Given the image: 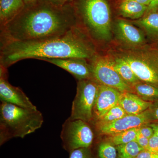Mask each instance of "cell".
Masks as SVG:
<instances>
[{"mask_svg":"<svg viewBox=\"0 0 158 158\" xmlns=\"http://www.w3.org/2000/svg\"><path fill=\"white\" fill-rule=\"evenodd\" d=\"M92 45L77 25L60 36L1 44L0 65L7 69L19 61L28 59H91L96 56Z\"/></svg>","mask_w":158,"mask_h":158,"instance_id":"1","label":"cell"},{"mask_svg":"<svg viewBox=\"0 0 158 158\" xmlns=\"http://www.w3.org/2000/svg\"><path fill=\"white\" fill-rule=\"evenodd\" d=\"M27 6L11 22L1 28V44L44 39L65 34L77 26L66 6L58 8L46 1Z\"/></svg>","mask_w":158,"mask_h":158,"instance_id":"2","label":"cell"},{"mask_svg":"<svg viewBox=\"0 0 158 158\" xmlns=\"http://www.w3.org/2000/svg\"><path fill=\"white\" fill-rule=\"evenodd\" d=\"M44 122L37 109L18 106L2 102L0 106V145L11 138H23L40 128Z\"/></svg>","mask_w":158,"mask_h":158,"instance_id":"3","label":"cell"},{"mask_svg":"<svg viewBox=\"0 0 158 158\" xmlns=\"http://www.w3.org/2000/svg\"><path fill=\"white\" fill-rule=\"evenodd\" d=\"M78 9L85 29L93 39L110 38L111 12L106 0H80Z\"/></svg>","mask_w":158,"mask_h":158,"instance_id":"4","label":"cell"},{"mask_svg":"<svg viewBox=\"0 0 158 158\" xmlns=\"http://www.w3.org/2000/svg\"><path fill=\"white\" fill-rule=\"evenodd\" d=\"M60 137L63 148L70 153L78 148H90L94 135L90 123L69 117L62 125Z\"/></svg>","mask_w":158,"mask_h":158,"instance_id":"5","label":"cell"},{"mask_svg":"<svg viewBox=\"0 0 158 158\" xmlns=\"http://www.w3.org/2000/svg\"><path fill=\"white\" fill-rule=\"evenodd\" d=\"M99 85L93 78L79 81L69 118L92 123L94 106Z\"/></svg>","mask_w":158,"mask_h":158,"instance_id":"6","label":"cell"},{"mask_svg":"<svg viewBox=\"0 0 158 158\" xmlns=\"http://www.w3.org/2000/svg\"><path fill=\"white\" fill-rule=\"evenodd\" d=\"M90 63L93 78L100 85L115 88L121 92H131V86L122 78L114 68L113 59L96 55Z\"/></svg>","mask_w":158,"mask_h":158,"instance_id":"7","label":"cell"},{"mask_svg":"<svg viewBox=\"0 0 158 158\" xmlns=\"http://www.w3.org/2000/svg\"><path fill=\"white\" fill-rule=\"evenodd\" d=\"M149 109L138 115L127 114L123 118L109 123L92 122L94 129L99 135L111 136L124 131L147 125L152 121Z\"/></svg>","mask_w":158,"mask_h":158,"instance_id":"8","label":"cell"},{"mask_svg":"<svg viewBox=\"0 0 158 158\" xmlns=\"http://www.w3.org/2000/svg\"><path fill=\"white\" fill-rule=\"evenodd\" d=\"M140 81L158 84V69L148 55L144 52H133L123 56Z\"/></svg>","mask_w":158,"mask_h":158,"instance_id":"9","label":"cell"},{"mask_svg":"<svg viewBox=\"0 0 158 158\" xmlns=\"http://www.w3.org/2000/svg\"><path fill=\"white\" fill-rule=\"evenodd\" d=\"M0 99L20 107L37 109L25 94L17 87L12 86L8 81L7 69L0 67Z\"/></svg>","mask_w":158,"mask_h":158,"instance_id":"10","label":"cell"},{"mask_svg":"<svg viewBox=\"0 0 158 158\" xmlns=\"http://www.w3.org/2000/svg\"><path fill=\"white\" fill-rule=\"evenodd\" d=\"M40 60L49 62L63 69L78 81L93 78L91 63H88L87 59L69 58L43 59Z\"/></svg>","mask_w":158,"mask_h":158,"instance_id":"11","label":"cell"},{"mask_svg":"<svg viewBox=\"0 0 158 158\" xmlns=\"http://www.w3.org/2000/svg\"><path fill=\"white\" fill-rule=\"evenodd\" d=\"M121 93L115 88L106 85H99L94 106L93 120L92 123L100 118L109 110L118 104Z\"/></svg>","mask_w":158,"mask_h":158,"instance_id":"12","label":"cell"},{"mask_svg":"<svg viewBox=\"0 0 158 158\" xmlns=\"http://www.w3.org/2000/svg\"><path fill=\"white\" fill-rule=\"evenodd\" d=\"M118 105L127 114L138 115L148 110L152 102L143 99L132 92H124L121 93Z\"/></svg>","mask_w":158,"mask_h":158,"instance_id":"13","label":"cell"},{"mask_svg":"<svg viewBox=\"0 0 158 158\" xmlns=\"http://www.w3.org/2000/svg\"><path fill=\"white\" fill-rule=\"evenodd\" d=\"M116 31L119 39L126 44L136 46L144 43V37L141 31L124 20L117 21Z\"/></svg>","mask_w":158,"mask_h":158,"instance_id":"14","label":"cell"},{"mask_svg":"<svg viewBox=\"0 0 158 158\" xmlns=\"http://www.w3.org/2000/svg\"><path fill=\"white\" fill-rule=\"evenodd\" d=\"M23 0H0V27L11 22L25 9Z\"/></svg>","mask_w":158,"mask_h":158,"instance_id":"15","label":"cell"},{"mask_svg":"<svg viewBox=\"0 0 158 158\" xmlns=\"http://www.w3.org/2000/svg\"><path fill=\"white\" fill-rule=\"evenodd\" d=\"M123 16L131 19H138L142 17L147 11L148 7L135 1L123 0L119 7Z\"/></svg>","mask_w":158,"mask_h":158,"instance_id":"16","label":"cell"},{"mask_svg":"<svg viewBox=\"0 0 158 158\" xmlns=\"http://www.w3.org/2000/svg\"><path fill=\"white\" fill-rule=\"evenodd\" d=\"M113 61L115 69L122 78L129 85L131 86L140 81L129 64L122 57L116 58Z\"/></svg>","mask_w":158,"mask_h":158,"instance_id":"17","label":"cell"},{"mask_svg":"<svg viewBox=\"0 0 158 158\" xmlns=\"http://www.w3.org/2000/svg\"><path fill=\"white\" fill-rule=\"evenodd\" d=\"M131 92L137 94L143 99L158 98V88L151 84L139 81L131 85Z\"/></svg>","mask_w":158,"mask_h":158,"instance_id":"18","label":"cell"},{"mask_svg":"<svg viewBox=\"0 0 158 158\" xmlns=\"http://www.w3.org/2000/svg\"><path fill=\"white\" fill-rule=\"evenodd\" d=\"M139 128H134L113 135L109 136L106 140L115 146L135 141L139 132Z\"/></svg>","mask_w":158,"mask_h":158,"instance_id":"19","label":"cell"},{"mask_svg":"<svg viewBox=\"0 0 158 158\" xmlns=\"http://www.w3.org/2000/svg\"><path fill=\"white\" fill-rule=\"evenodd\" d=\"M137 23L148 34L158 36V12L152 11Z\"/></svg>","mask_w":158,"mask_h":158,"instance_id":"20","label":"cell"},{"mask_svg":"<svg viewBox=\"0 0 158 158\" xmlns=\"http://www.w3.org/2000/svg\"><path fill=\"white\" fill-rule=\"evenodd\" d=\"M116 146L118 151V158H135L144 150L135 141Z\"/></svg>","mask_w":158,"mask_h":158,"instance_id":"21","label":"cell"},{"mask_svg":"<svg viewBox=\"0 0 158 158\" xmlns=\"http://www.w3.org/2000/svg\"><path fill=\"white\" fill-rule=\"evenodd\" d=\"M98 158H118V151L116 146L109 141L100 142L97 148Z\"/></svg>","mask_w":158,"mask_h":158,"instance_id":"22","label":"cell"},{"mask_svg":"<svg viewBox=\"0 0 158 158\" xmlns=\"http://www.w3.org/2000/svg\"><path fill=\"white\" fill-rule=\"evenodd\" d=\"M127 115L126 112L118 104L109 110L100 118L94 121L102 123L111 122L123 118Z\"/></svg>","mask_w":158,"mask_h":158,"instance_id":"23","label":"cell"},{"mask_svg":"<svg viewBox=\"0 0 158 158\" xmlns=\"http://www.w3.org/2000/svg\"><path fill=\"white\" fill-rule=\"evenodd\" d=\"M69 158H93L90 148L74 150L70 153Z\"/></svg>","mask_w":158,"mask_h":158,"instance_id":"24","label":"cell"},{"mask_svg":"<svg viewBox=\"0 0 158 158\" xmlns=\"http://www.w3.org/2000/svg\"><path fill=\"white\" fill-rule=\"evenodd\" d=\"M148 151L158 155V137L154 135L149 139Z\"/></svg>","mask_w":158,"mask_h":158,"instance_id":"25","label":"cell"},{"mask_svg":"<svg viewBox=\"0 0 158 158\" xmlns=\"http://www.w3.org/2000/svg\"><path fill=\"white\" fill-rule=\"evenodd\" d=\"M149 139L148 138L141 135V133L138 132L135 141L143 149L145 150H148V144H149Z\"/></svg>","mask_w":158,"mask_h":158,"instance_id":"26","label":"cell"},{"mask_svg":"<svg viewBox=\"0 0 158 158\" xmlns=\"http://www.w3.org/2000/svg\"><path fill=\"white\" fill-rule=\"evenodd\" d=\"M139 132L148 139H150L154 135L152 128L150 126L149 124L139 128Z\"/></svg>","mask_w":158,"mask_h":158,"instance_id":"27","label":"cell"},{"mask_svg":"<svg viewBox=\"0 0 158 158\" xmlns=\"http://www.w3.org/2000/svg\"><path fill=\"white\" fill-rule=\"evenodd\" d=\"M45 1L55 7H58V8H63L67 6L72 0H45Z\"/></svg>","mask_w":158,"mask_h":158,"instance_id":"28","label":"cell"},{"mask_svg":"<svg viewBox=\"0 0 158 158\" xmlns=\"http://www.w3.org/2000/svg\"><path fill=\"white\" fill-rule=\"evenodd\" d=\"M135 158H158V155L148 150L142 151Z\"/></svg>","mask_w":158,"mask_h":158,"instance_id":"29","label":"cell"},{"mask_svg":"<svg viewBox=\"0 0 158 158\" xmlns=\"http://www.w3.org/2000/svg\"><path fill=\"white\" fill-rule=\"evenodd\" d=\"M149 109L152 120H156L158 121V106H156L154 108H152L150 106Z\"/></svg>","mask_w":158,"mask_h":158,"instance_id":"30","label":"cell"},{"mask_svg":"<svg viewBox=\"0 0 158 158\" xmlns=\"http://www.w3.org/2000/svg\"><path fill=\"white\" fill-rule=\"evenodd\" d=\"M158 8V0H151L148 11H153Z\"/></svg>","mask_w":158,"mask_h":158,"instance_id":"31","label":"cell"},{"mask_svg":"<svg viewBox=\"0 0 158 158\" xmlns=\"http://www.w3.org/2000/svg\"><path fill=\"white\" fill-rule=\"evenodd\" d=\"M149 125L152 128L154 135L158 137V123H152Z\"/></svg>","mask_w":158,"mask_h":158,"instance_id":"32","label":"cell"},{"mask_svg":"<svg viewBox=\"0 0 158 158\" xmlns=\"http://www.w3.org/2000/svg\"><path fill=\"white\" fill-rule=\"evenodd\" d=\"M130 1H135L142 5H145L148 7L150 4L151 0H130Z\"/></svg>","mask_w":158,"mask_h":158,"instance_id":"33","label":"cell"},{"mask_svg":"<svg viewBox=\"0 0 158 158\" xmlns=\"http://www.w3.org/2000/svg\"><path fill=\"white\" fill-rule=\"evenodd\" d=\"M40 0H23L26 6H30L34 5L39 2Z\"/></svg>","mask_w":158,"mask_h":158,"instance_id":"34","label":"cell"}]
</instances>
